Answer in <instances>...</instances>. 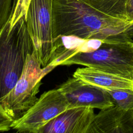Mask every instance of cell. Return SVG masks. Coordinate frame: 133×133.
Listing matches in <instances>:
<instances>
[{"instance_id": "6da1fadb", "label": "cell", "mask_w": 133, "mask_h": 133, "mask_svg": "<svg viewBox=\"0 0 133 133\" xmlns=\"http://www.w3.org/2000/svg\"><path fill=\"white\" fill-rule=\"evenodd\" d=\"M52 36L102 41L130 37V22L106 15L82 0H53Z\"/></svg>"}, {"instance_id": "7a4b0ae2", "label": "cell", "mask_w": 133, "mask_h": 133, "mask_svg": "<svg viewBox=\"0 0 133 133\" xmlns=\"http://www.w3.org/2000/svg\"><path fill=\"white\" fill-rule=\"evenodd\" d=\"M25 17L9 18L0 31V101L14 88L34 50Z\"/></svg>"}, {"instance_id": "3957f363", "label": "cell", "mask_w": 133, "mask_h": 133, "mask_svg": "<svg viewBox=\"0 0 133 133\" xmlns=\"http://www.w3.org/2000/svg\"><path fill=\"white\" fill-rule=\"evenodd\" d=\"M79 64L133 79V41L128 37L102 41L90 52H76L60 65Z\"/></svg>"}, {"instance_id": "277c9868", "label": "cell", "mask_w": 133, "mask_h": 133, "mask_svg": "<svg viewBox=\"0 0 133 133\" xmlns=\"http://www.w3.org/2000/svg\"><path fill=\"white\" fill-rule=\"evenodd\" d=\"M54 68L49 65L43 68L35 50L29 55L16 85L0 101L13 121L22 116L36 103L42 79Z\"/></svg>"}, {"instance_id": "5b68a950", "label": "cell", "mask_w": 133, "mask_h": 133, "mask_svg": "<svg viewBox=\"0 0 133 133\" xmlns=\"http://www.w3.org/2000/svg\"><path fill=\"white\" fill-rule=\"evenodd\" d=\"M52 1L31 0L25 17L29 33L43 68L49 64L54 49Z\"/></svg>"}, {"instance_id": "8992f818", "label": "cell", "mask_w": 133, "mask_h": 133, "mask_svg": "<svg viewBox=\"0 0 133 133\" xmlns=\"http://www.w3.org/2000/svg\"><path fill=\"white\" fill-rule=\"evenodd\" d=\"M68 109L66 99L58 88L48 90L22 116L14 121L11 128L20 132L38 133L47 123Z\"/></svg>"}, {"instance_id": "52a82bcc", "label": "cell", "mask_w": 133, "mask_h": 133, "mask_svg": "<svg viewBox=\"0 0 133 133\" xmlns=\"http://www.w3.org/2000/svg\"><path fill=\"white\" fill-rule=\"evenodd\" d=\"M58 89L66 99L69 108L87 107L102 110L114 105L104 89L74 76L62 84Z\"/></svg>"}, {"instance_id": "ba28073f", "label": "cell", "mask_w": 133, "mask_h": 133, "mask_svg": "<svg viewBox=\"0 0 133 133\" xmlns=\"http://www.w3.org/2000/svg\"><path fill=\"white\" fill-rule=\"evenodd\" d=\"M95 115L91 108H69L47 123L38 133H87Z\"/></svg>"}, {"instance_id": "9c48e42d", "label": "cell", "mask_w": 133, "mask_h": 133, "mask_svg": "<svg viewBox=\"0 0 133 133\" xmlns=\"http://www.w3.org/2000/svg\"><path fill=\"white\" fill-rule=\"evenodd\" d=\"M87 133H133V109L115 105L95 115Z\"/></svg>"}, {"instance_id": "30bf717a", "label": "cell", "mask_w": 133, "mask_h": 133, "mask_svg": "<svg viewBox=\"0 0 133 133\" xmlns=\"http://www.w3.org/2000/svg\"><path fill=\"white\" fill-rule=\"evenodd\" d=\"M73 76L104 89L133 90V79L93 68H78Z\"/></svg>"}, {"instance_id": "8fae6325", "label": "cell", "mask_w": 133, "mask_h": 133, "mask_svg": "<svg viewBox=\"0 0 133 133\" xmlns=\"http://www.w3.org/2000/svg\"><path fill=\"white\" fill-rule=\"evenodd\" d=\"M82 1L106 15L128 21L125 10L127 0Z\"/></svg>"}, {"instance_id": "7c38bea8", "label": "cell", "mask_w": 133, "mask_h": 133, "mask_svg": "<svg viewBox=\"0 0 133 133\" xmlns=\"http://www.w3.org/2000/svg\"><path fill=\"white\" fill-rule=\"evenodd\" d=\"M104 90L109 94L114 105L125 110L133 109V90Z\"/></svg>"}, {"instance_id": "4fadbf2b", "label": "cell", "mask_w": 133, "mask_h": 133, "mask_svg": "<svg viewBox=\"0 0 133 133\" xmlns=\"http://www.w3.org/2000/svg\"><path fill=\"white\" fill-rule=\"evenodd\" d=\"M31 1V0H13L9 18L13 20H18L23 16H26Z\"/></svg>"}, {"instance_id": "5bb4252c", "label": "cell", "mask_w": 133, "mask_h": 133, "mask_svg": "<svg viewBox=\"0 0 133 133\" xmlns=\"http://www.w3.org/2000/svg\"><path fill=\"white\" fill-rule=\"evenodd\" d=\"M12 2L13 0H0V31L10 17Z\"/></svg>"}, {"instance_id": "9a60e30c", "label": "cell", "mask_w": 133, "mask_h": 133, "mask_svg": "<svg viewBox=\"0 0 133 133\" xmlns=\"http://www.w3.org/2000/svg\"><path fill=\"white\" fill-rule=\"evenodd\" d=\"M12 122L0 104V131H6L11 129Z\"/></svg>"}, {"instance_id": "2e32d148", "label": "cell", "mask_w": 133, "mask_h": 133, "mask_svg": "<svg viewBox=\"0 0 133 133\" xmlns=\"http://www.w3.org/2000/svg\"><path fill=\"white\" fill-rule=\"evenodd\" d=\"M125 10L128 21L133 23V0H127Z\"/></svg>"}, {"instance_id": "e0dca14e", "label": "cell", "mask_w": 133, "mask_h": 133, "mask_svg": "<svg viewBox=\"0 0 133 133\" xmlns=\"http://www.w3.org/2000/svg\"><path fill=\"white\" fill-rule=\"evenodd\" d=\"M126 33L130 37H133V23H131L126 30Z\"/></svg>"}]
</instances>
